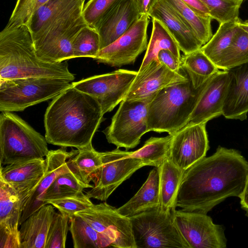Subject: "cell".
<instances>
[{"mask_svg":"<svg viewBox=\"0 0 248 248\" xmlns=\"http://www.w3.org/2000/svg\"><path fill=\"white\" fill-rule=\"evenodd\" d=\"M120 0H89L82 10L88 25L94 29Z\"/></svg>","mask_w":248,"mask_h":248,"instance_id":"42","label":"cell"},{"mask_svg":"<svg viewBox=\"0 0 248 248\" xmlns=\"http://www.w3.org/2000/svg\"><path fill=\"white\" fill-rule=\"evenodd\" d=\"M56 208L60 213L69 217L91 207L93 203L90 198L83 191L63 198L54 200L47 202Z\"/></svg>","mask_w":248,"mask_h":248,"instance_id":"41","label":"cell"},{"mask_svg":"<svg viewBox=\"0 0 248 248\" xmlns=\"http://www.w3.org/2000/svg\"><path fill=\"white\" fill-rule=\"evenodd\" d=\"M149 17L141 15L125 33L101 49L94 60L98 62L118 67L134 63L138 57L147 48Z\"/></svg>","mask_w":248,"mask_h":248,"instance_id":"14","label":"cell"},{"mask_svg":"<svg viewBox=\"0 0 248 248\" xmlns=\"http://www.w3.org/2000/svg\"><path fill=\"white\" fill-rule=\"evenodd\" d=\"M46 204L31 215L19 229L20 248H46L47 236L56 211Z\"/></svg>","mask_w":248,"mask_h":248,"instance_id":"24","label":"cell"},{"mask_svg":"<svg viewBox=\"0 0 248 248\" xmlns=\"http://www.w3.org/2000/svg\"><path fill=\"white\" fill-rule=\"evenodd\" d=\"M171 135L164 137H151L130 156L140 159L144 166L159 167L169 157Z\"/></svg>","mask_w":248,"mask_h":248,"instance_id":"33","label":"cell"},{"mask_svg":"<svg viewBox=\"0 0 248 248\" xmlns=\"http://www.w3.org/2000/svg\"><path fill=\"white\" fill-rule=\"evenodd\" d=\"M45 137L12 112L0 115L1 165L43 158L49 150Z\"/></svg>","mask_w":248,"mask_h":248,"instance_id":"5","label":"cell"},{"mask_svg":"<svg viewBox=\"0 0 248 248\" xmlns=\"http://www.w3.org/2000/svg\"><path fill=\"white\" fill-rule=\"evenodd\" d=\"M131 152L118 148L101 152L102 164L98 177L86 194L91 198L106 201L124 181L145 166L139 159L130 156Z\"/></svg>","mask_w":248,"mask_h":248,"instance_id":"10","label":"cell"},{"mask_svg":"<svg viewBox=\"0 0 248 248\" xmlns=\"http://www.w3.org/2000/svg\"><path fill=\"white\" fill-rule=\"evenodd\" d=\"M73 58L89 57L95 59L100 50V39L97 31L88 25L81 29L72 45Z\"/></svg>","mask_w":248,"mask_h":248,"instance_id":"37","label":"cell"},{"mask_svg":"<svg viewBox=\"0 0 248 248\" xmlns=\"http://www.w3.org/2000/svg\"><path fill=\"white\" fill-rule=\"evenodd\" d=\"M69 217L56 212L48 232L46 248H64L69 227Z\"/></svg>","mask_w":248,"mask_h":248,"instance_id":"40","label":"cell"},{"mask_svg":"<svg viewBox=\"0 0 248 248\" xmlns=\"http://www.w3.org/2000/svg\"><path fill=\"white\" fill-rule=\"evenodd\" d=\"M240 20L238 17L234 20L219 24L215 33L201 48L202 51L217 66L240 30Z\"/></svg>","mask_w":248,"mask_h":248,"instance_id":"29","label":"cell"},{"mask_svg":"<svg viewBox=\"0 0 248 248\" xmlns=\"http://www.w3.org/2000/svg\"><path fill=\"white\" fill-rule=\"evenodd\" d=\"M152 18L151 35L140 69L146 66L152 60L157 59V54L162 49H168L179 60L181 59L179 47L170 33L160 21Z\"/></svg>","mask_w":248,"mask_h":248,"instance_id":"32","label":"cell"},{"mask_svg":"<svg viewBox=\"0 0 248 248\" xmlns=\"http://www.w3.org/2000/svg\"><path fill=\"white\" fill-rule=\"evenodd\" d=\"M229 83L227 70H220L213 76L209 79L188 124L207 123L222 115Z\"/></svg>","mask_w":248,"mask_h":248,"instance_id":"20","label":"cell"},{"mask_svg":"<svg viewBox=\"0 0 248 248\" xmlns=\"http://www.w3.org/2000/svg\"><path fill=\"white\" fill-rule=\"evenodd\" d=\"M103 115L93 97L72 85L54 97L46 109V140L48 143L61 147H86L92 143Z\"/></svg>","mask_w":248,"mask_h":248,"instance_id":"2","label":"cell"},{"mask_svg":"<svg viewBox=\"0 0 248 248\" xmlns=\"http://www.w3.org/2000/svg\"><path fill=\"white\" fill-rule=\"evenodd\" d=\"M93 186L80 182L71 171L63 173L54 180L45 193L42 201L46 204L49 201L75 194Z\"/></svg>","mask_w":248,"mask_h":248,"instance_id":"35","label":"cell"},{"mask_svg":"<svg viewBox=\"0 0 248 248\" xmlns=\"http://www.w3.org/2000/svg\"><path fill=\"white\" fill-rule=\"evenodd\" d=\"M239 26L242 30L248 33V20L243 21L240 19L239 22Z\"/></svg>","mask_w":248,"mask_h":248,"instance_id":"47","label":"cell"},{"mask_svg":"<svg viewBox=\"0 0 248 248\" xmlns=\"http://www.w3.org/2000/svg\"><path fill=\"white\" fill-rule=\"evenodd\" d=\"M129 218L137 248H190L178 230L171 211L156 208Z\"/></svg>","mask_w":248,"mask_h":248,"instance_id":"7","label":"cell"},{"mask_svg":"<svg viewBox=\"0 0 248 248\" xmlns=\"http://www.w3.org/2000/svg\"><path fill=\"white\" fill-rule=\"evenodd\" d=\"M159 201V172L157 167H154L138 192L117 209L123 216L130 217L158 208Z\"/></svg>","mask_w":248,"mask_h":248,"instance_id":"26","label":"cell"},{"mask_svg":"<svg viewBox=\"0 0 248 248\" xmlns=\"http://www.w3.org/2000/svg\"><path fill=\"white\" fill-rule=\"evenodd\" d=\"M241 0L243 1L244 0Z\"/></svg>","mask_w":248,"mask_h":248,"instance_id":"49","label":"cell"},{"mask_svg":"<svg viewBox=\"0 0 248 248\" xmlns=\"http://www.w3.org/2000/svg\"><path fill=\"white\" fill-rule=\"evenodd\" d=\"M138 71L118 69L72 82L77 90L93 97L103 114L112 111L127 93Z\"/></svg>","mask_w":248,"mask_h":248,"instance_id":"11","label":"cell"},{"mask_svg":"<svg viewBox=\"0 0 248 248\" xmlns=\"http://www.w3.org/2000/svg\"><path fill=\"white\" fill-rule=\"evenodd\" d=\"M140 16L148 15L155 4L159 0H134Z\"/></svg>","mask_w":248,"mask_h":248,"instance_id":"45","label":"cell"},{"mask_svg":"<svg viewBox=\"0 0 248 248\" xmlns=\"http://www.w3.org/2000/svg\"><path fill=\"white\" fill-rule=\"evenodd\" d=\"M80 0L81 2L82 5L83 7L84 8V5H85V0Z\"/></svg>","mask_w":248,"mask_h":248,"instance_id":"48","label":"cell"},{"mask_svg":"<svg viewBox=\"0 0 248 248\" xmlns=\"http://www.w3.org/2000/svg\"><path fill=\"white\" fill-rule=\"evenodd\" d=\"M70 227L74 248L112 247L111 242L94 229L77 214L69 217Z\"/></svg>","mask_w":248,"mask_h":248,"instance_id":"31","label":"cell"},{"mask_svg":"<svg viewBox=\"0 0 248 248\" xmlns=\"http://www.w3.org/2000/svg\"><path fill=\"white\" fill-rule=\"evenodd\" d=\"M181 68L198 88L220 70L200 49L181 56Z\"/></svg>","mask_w":248,"mask_h":248,"instance_id":"30","label":"cell"},{"mask_svg":"<svg viewBox=\"0 0 248 248\" xmlns=\"http://www.w3.org/2000/svg\"><path fill=\"white\" fill-rule=\"evenodd\" d=\"M140 16L134 0H120L96 29L100 36V50L125 33Z\"/></svg>","mask_w":248,"mask_h":248,"instance_id":"22","label":"cell"},{"mask_svg":"<svg viewBox=\"0 0 248 248\" xmlns=\"http://www.w3.org/2000/svg\"><path fill=\"white\" fill-rule=\"evenodd\" d=\"M83 8L56 21L32 39L37 57L49 63L73 59V42L82 28L88 25L82 16Z\"/></svg>","mask_w":248,"mask_h":248,"instance_id":"9","label":"cell"},{"mask_svg":"<svg viewBox=\"0 0 248 248\" xmlns=\"http://www.w3.org/2000/svg\"><path fill=\"white\" fill-rule=\"evenodd\" d=\"M71 86L67 80L47 77L0 79V111H23L54 98Z\"/></svg>","mask_w":248,"mask_h":248,"instance_id":"6","label":"cell"},{"mask_svg":"<svg viewBox=\"0 0 248 248\" xmlns=\"http://www.w3.org/2000/svg\"><path fill=\"white\" fill-rule=\"evenodd\" d=\"M160 201L158 209L169 212L176 209V203L185 171L176 166L170 157L159 167Z\"/></svg>","mask_w":248,"mask_h":248,"instance_id":"27","label":"cell"},{"mask_svg":"<svg viewBox=\"0 0 248 248\" xmlns=\"http://www.w3.org/2000/svg\"><path fill=\"white\" fill-rule=\"evenodd\" d=\"M46 169L45 158L1 165L0 177L17 193L22 203V211L31 193L43 177Z\"/></svg>","mask_w":248,"mask_h":248,"instance_id":"19","label":"cell"},{"mask_svg":"<svg viewBox=\"0 0 248 248\" xmlns=\"http://www.w3.org/2000/svg\"><path fill=\"white\" fill-rule=\"evenodd\" d=\"M83 6L80 0H49L32 15L27 26L34 39L51 25Z\"/></svg>","mask_w":248,"mask_h":248,"instance_id":"25","label":"cell"},{"mask_svg":"<svg viewBox=\"0 0 248 248\" xmlns=\"http://www.w3.org/2000/svg\"><path fill=\"white\" fill-rule=\"evenodd\" d=\"M186 81L158 92L149 106L148 131L171 135L186 125L209 80L196 88L186 73Z\"/></svg>","mask_w":248,"mask_h":248,"instance_id":"4","label":"cell"},{"mask_svg":"<svg viewBox=\"0 0 248 248\" xmlns=\"http://www.w3.org/2000/svg\"><path fill=\"white\" fill-rule=\"evenodd\" d=\"M195 32L203 46L213 36L210 16L201 15L181 0H167Z\"/></svg>","mask_w":248,"mask_h":248,"instance_id":"34","label":"cell"},{"mask_svg":"<svg viewBox=\"0 0 248 248\" xmlns=\"http://www.w3.org/2000/svg\"><path fill=\"white\" fill-rule=\"evenodd\" d=\"M248 62V33L240 28L217 67L222 70Z\"/></svg>","mask_w":248,"mask_h":248,"instance_id":"36","label":"cell"},{"mask_svg":"<svg viewBox=\"0 0 248 248\" xmlns=\"http://www.w3.org/2000/svg\"><path fill=\"white\" fill-rule=\"evenodd\" d=\"M248 178V162L237 150L218 146L185 171L176 207L207 214L230 197H239Z\"/></svg>","mask_w":248,"mask_h":248,"instance_id":"1","label":"cell"},{"mask_svg":"<svg viewBox=\"0 0 248 248\" xmlns=\"http://www.w3.org/2000/svg\"><path fill=\"white\" fill-rule=\"evenodd\" d=\"M181 0L197 13L204 16H210L209 9L201 0Z\"/></svg>","mask_w":248,"mask_h":248,"instance_id":"44","label":"cell"},{"mask_svg":"<svg viewBox=\"0 0 248 248\" xmlns=\"http://www.w3.org/2000/svg\"><path fill=\"white\" fill-rule=\"evenodd\" d=\"M49 0H17L6 28L28 24L33 14Z\"/></svg>","mask_w":248,"mask_h":248,"instance_id":"39","label":"cell"},{"mask_svg":"<svg viewBox=\"0 0 248 248\" xmlns=\"http://www.w3.org/2000/svg\"><path fill=\"white\" fill-rule=\"evenodd\" d=\"M241 207L246 211L248 217V178L242 193L239 197Z\"/></svg>","mask_w":248,"mask_h":248,"instance_id":"46","label":"cell"},{"mask_svg":"<svg viewBox=\"0 0 248 248\" xmlns=\"http://www.w3.org/2000/svg\"><path fill=\"white\" fill-rule=\"evenodd\" d=\"M208 8L210 15L219 24L238 17L241 0H201Z\"/></svg>","mask_w":248,"mask_h":248,"instance_id":"38","label":"cell"},{"mask_svg":"<svg viewBox=\"0 0 248 248\" xmlns=\"http://www.w3.org/2000/svg\"><path fill=\"white\" fill-rule=\"evenodd\" d=\"M102 164L101 152L96 151L92 143L77 149V153L67 161L71 171L80 182L87 184L97 180Z\"/></svg>","mask_w":248,"mask_h":248,"instance_id":"28","label":"cell"},{"mask_svg":"<svg viewBox=\"0 0 248 248\" xmlns=\"http://www.w3.org/2000/svg\"><path fill=\"white\" fill-rule=\"evenodd\" d=\"M174 222L190 248H224L227 246L225 229L215 224L207 214L171 210Z\"/></svg>","mask_w":248,"mask_h":248,"instance_id":"13","label":"cell"},{"mask_svg":"<svg viewBox=\"0 0 248 248\" xmlns=\"http://www.w3.org/2000/svg\"><path fill=\"white\" fill-rule=\"evenodd\" d=\"M227 71L229 83L222 115L228 119L245 120L248 113V62Z\"/></svg>","mask_w":248,"mask_h":248,"instance_id":"23","label":"cell"},{"mask_svg":"<svg viewBox=\"0 0 248 248\" xmlns=\"http://www.w3.org/2000/svg\"><path fill=\"white\" fill-rule=\"evenodd\" d=\"M187 77L181 68L174 72L158 59L151 61L138 71L124 100H138L151 96L162 89L186 81Z\"/></svg>","mask_w":248,"mask_h":248,"instance_id":"16","label":"cell"},{"mask_svg":"<svg viewBox=\"0 0 248 248\" xmlns=\"http://www.w3.org/2000/svg\"><path fill=\"white\" fill-rule=\"evenodd\" d=\"M157 94V93H156ZM138 100H123L103 132L108 143L128 151L136 147L142 136L148 132L149 106L156 94Z\"/></svg>","mask_w":248,"mask_h":248,"instance_id":"8","label":"cell"},{"mask_svg":"<svg viewBox=\"0 0 248 248\" xmlns=\"http://www.w3.org/2000/svg\"><path fill=\"white\" fill-rule=\"evenodd\" d=\"M149 16L164 25L184 54L197 50L203 46L195 32L167 0H159Z\"/></svg>","mask_w":248,"mask_h":248,"instance_id":"21","label":"cell"},{"mask_svg":"<svg viewBox=\"0 0 248 248\" xmlns=\"http://www.w3.org/2000/svg\"><path fill=\"white\" fill-rule=\"evenodd\" d=\"M157 59L171 70L177 73L181 72V60L170 50L162 49L159 51L157 54Z\"/></svg>","mask_w":248,"mask_h":248,"instance_id":"43","label":"cell"},{"mask_svg":"<svg viewBox=\"0 0 248 248\" xmlns=\"http://www.w3.org/2000/svg\"><path fill=\"white\" fill-rule=\"evenodd\" d=\"M34 77L75 79L66 61L49 63L37 57L27 25L5 27L0 33V79Z\"/></svg>","mask_w":248,"mask_h":248,"instance_id":"3","label":"cell"},{"mask_svg":"<svg viewBox=\"0 0 248 248\" xmlns=\"http://www.w3.org/2000/svg\"><path fill=\"white\" fill-rule=\"evenodd\" d=\"M206 124H187L171 134L169 157L184 171L206 156L209 149Z\"/></svg>","mask_w":248,"mask_h":248,"instance_id":"15","label":"cell"},{"mask_svg":"<svg viewBox=\"0 0 248 248\" xmlns=\"http://www.w3.org/2000/svg\"><path fill=\"white\" fill-rule=\"evenodd\" d=\"M22 213L16 191L0 177V248H20L19 226Z\"/></svg>","mask_w":248,"mask_h":248,"instance_id":"17","label":"cell"},{"mask_svg":"<svg viewBox=\"0 0 248 248\" xmlns=\"http://www.w3.org/2000/svg\"><path fill=\"white\" fill-rule=\"evenodd\" d=\"M66 147L49 150L45 157L46 171L38 184L29 197L22 211L20 225L31 215L43 206L42 201L45 193L60 175L71 171L67 165V160L74 155L77 150L67 152Z\"/></svg>","mask_w":248,"mask_h":248,"instance_id":"18","label":"cell"},{"mask_svg":"<svg viewBox=\"0 0 248 248\" xmlns=\"http://www.w3.org/2000/svg\"><path fill=\"white\" fill-rule=\"evenodd\" d=\"M75 214L108 238L112 248H137L130 218L121 215L117 208L106 202L93 204Z\"/></svg>","mask_w":248,"mask_h":248,"instance_id":"12","label":"cell"}]
</instances>
